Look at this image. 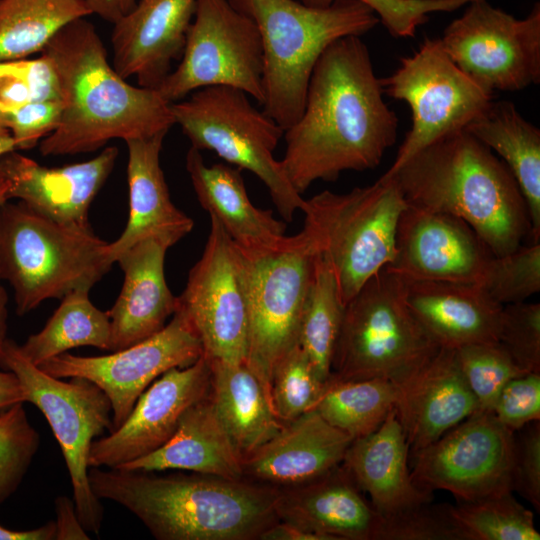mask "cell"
Returning a JSON list of instances; mask_svg holds the SVG:
<instances>
[{
    "instance_id": "6da1fadb",
    "label": "cell",
    "mask_w": 540,
    "mask_h": 540,
    "mask_svg": "<svg viewBox=\"0 0 540 540\" xmlns=\"http://www.w3.org/2000/svg\"><path fill=\"white\" fill-rule=\"evenodd\" d=\"M360 36L331 43L319 57L298 121L284 130L281 164L302 195L316 181L379 165L396 141L398 119L383 98Z\"/></svg>"
},
{
    "instance_id": "7a4b0ae2",
    "label": "cell",
    "mask_w": 540,
    "mask_h": 540,
    "mask_svg": "<svg viewBox=\"0 0 540 540\" xmlns=\"http://www.w3.org/2000/svg\"><path fill=\"white\" fill-rule=\"evenodd\" d=\"M41 53L54 65L63 103L59 125L40 142L42 155L93 152L113 139L150 137L175 125L171 103L157 89L117 73L86 17L62 27Z\"/></svg>"
},
{
    "instance_id": "3957f363",
    "label": "cell",
    "mask_w": 540,
    "mask_h": 540,
    "mask_svg": "<svg viewBox=\"0 0 540 540\" xmlns=\"http://www.w3.org/2000/svg\"><path fill=\"white\" fill-rule=\"evenodd\" d=\"M176 471L90 467L88 479L98 499L129 510L158 540H258L278 520L277 487Z\"/></svg>"
},
{
    "instance_id": "277c9868",
    "label": "cell",
    "mask_w": 540,
    "mask_h": 540,
    "mask_svg": "<svg viewBox=\"0 0 540 540\" xmlns=\"http://www.w3.org/2000/svg\"><path fill=\"white\" fill-rule=\"evenodd\" d=\"M393 177L407 204L443 212L469 224L493 255L531 236L528 209L508 167L466 129L412 155Z\"/></svg>"
},
{
    "instance_id": "5b68a950",
    "label": "cell",
    "mask_w": 540,
    "mask_h": 540,
    "mask_svg": "<svg viewBox=\"0 0 540 540\" xmlns=\"http://www.w3.org/2000/svg\"><path fill=\"white\" fill-rule=\"evenodd\" d=\"M256 24L263 47V111L284 130L300 118L313 69L324 50L362 36L379 17L360 0L312 7L298 0H228Z\"/></svg>"
},
{
    "instance_id": "8992f818",
    "label": "cell",
    "mask_w": 540,
    "mask_h": 540,
    "mask_svg": "<svg viewBox=\"0 0 540 540\" xmlns=\"http://www.w3.org/2000/svg\"><path fill=\"white\" fill-rule=\"evenodd\" d=\"M108 245L91 226L55 222L21 201L0 204V275L14 290L19 316L47 299L90 290L113 264Z\"/></svg>"
},
{
    "instance_id": "52a82bcc",
    "label": "cell",
    "mask_w": 540,
    "mask_h": 540,
    "mask_svg": "<svg viewBox=\"0 0 540 540\" xmlns=\"http://www.w3.org/2000/svg\"><path fill=\"white\" fill-rule=\"evenodd\" d=\"M439 348L407 305L402 278L384 267L344 307L329 380L399 385Z\"/></svg>"
},
{
    "instance_id": "ba28073f",
    "label": "cell",
    "mask_w": 540,
    "mask_h": 540,
    "mask_svg": "<svg viewBox=\"0 0 540 540\" xmlns=\"http://www.w3.org/2000/svg\"><path fill=\"white\" fill-rule=\"evenodd\" d=\"M407 203L393 177L343 194L305 199L303 231L330 265L344 305L395 256L398 220Z\"/></svg>"
},
{
    "instance_id": "9c48e42d",
    "label": "cell",
    "mask_w": 540,
    "mask_h": 540,
    "mask_svg": "<svg viewBox=\"0 0 540 540\" xmlns=\"http://www.w3.org/2000/svg\"><path fill=\"white\" fill-rule=\"evenodd\" d=\"M171 111L191 147L212 151L226 163L256 175L285 222L302 211L305 199L274 157L284 129L255 108L245 92L228 86L201 88L171 103Z\"/></svg>"
},
{
    "instance_id": "30bf717a",
    "label": "cell",
    "mask_w": 540,
    "mask_h": 540,
    "mask_svg": "<svg viewBox=\"0 0 540 540\" xmlns=\"http://www.w3.org/2000/svg\"><path fill=\"white\" fill-rule=\"evenodd\" d=\"M237 246L244 261L248 295L245 363L270 398L276 366L298 344L316 252L303 230L272 245Z\"/></svg>"
},
{
    "instance_id": "8fae6325",
    "label": "cell",
    "mask_w": 540,
    "mask_h": 540,
    "mask_svg": "<svg viewBox=\"0 0 540 540\" xmlns=\"http://www.w3.org/2000/svg\"><path fill=\"white\" fill-rule=\"evenodd\" d=\"M0 367L16 375L26 402L35 405L48 421L68 469L78 517L86 531L98 535L104 509L89 485L88 458L93 440L112 428L108 396L88 379L62 381L46 374L9 338L0 351Z\"/></svg>"
},
{
    "instance_id": "7c38bea8",
    "label": "cell",
    "mask_w": 540,
    "mask_h": 540,
    "mask_svg": "<svg viewBox=\"0 0 540 540\" xmlns=\"http://www.w3.org/2000/svg\"><path fill=\"white\" fill-rule=\"evenodd\" d=\"M383 92L404 101L412 126L384 175H390L419 150L466 129L493 102L492 92L466 75L445 52L440 39L425 38L418 50L380 79Z\"/></svg>"
},
{
    "instance_id": "4fadbf2b",
    "label": "cell",
    "mask_w": 540,
    "mask_h": 540,
    "mask_svg": "<svg viewBox=\"0 0 540 540\" xmlns=\"http://www.w3.org/2000/svg\"><path fill=\"white\" fill-rule=\"evenodd\" d=\"M263 47L253 20L228 0H196L179 64L157 88L169 103L210 86L242 90L263 102Z\"/></svg>"
},
{
    "instance_id": "5bb4252c",
    "label": "cell",
    "mask_w": 540,
    "mask_h": 540,
    "mask_svg": "<svg viewBox=\"0 0 540 540\" xmlns=\"http://www.w3.org/2000/svg\"><path fill=\"white\" fill-rule=\"evenodd\" d=\"M440 42L466 75L492 93L540 82L539 2L518 19L487 0H473L445 28Z\"/></svg>"
},
{
    "instance_id": "9a60e30c",
    "label": "cell",
    "mask_w": 540,
    "mask_h": 540,
    "mask_svg": "<svg viewBox=\"0 0 540 540\" xmlns=\"http://www.w3.org/2000/svg\"><path fill=\"white\" fill-rule=\"evenodd\" d=\"M210 233L200 259L190 269L177 308L198 336L209 361H246L248 295L240 249L210 216Z\"/></svg>"
},
{
    "instance_id": "2e32d148",
    "label": "cell",
    "mask_w": 540,
    "mask_h": 540,
    "mask_svg": "<svg viewBox=\"0 0 540 540\" xmlns=\"http://www.w3.org/2000/svg\"><path fill=\"white\" fill-rule=\"evenodd\" d=\"M514 432L492 412L477 411L412 454L421 489L449 491L468 502L512 491Z\"/></svg>"
},
{
    "instance_id": "e0dca14e",
    "label": "cell",
    "mask_w": 540,
    "mask_h": 540,
    "mask_svg": "<svg viewBox=\"0 0 540 540\" xmlns=\"http://www.w3.org/2000/svg\"><path fill=\"white\" fill-rule=\"evenodd\" d=\"M202 355L198 336L183 315L175 312L162 330L122 350L92 357L64 352L36 366L56 378L82 377L96 384L111 402L112 432L155 379L171 368L193 364Z\"/></svg>"
},
{
    "instance_id": "ac0fdd59",
    "label": "cell",
    "mask_w": 540,
    "mask_h": 540,
    "mask_svg": "<svg viewBox=\"0 0 540 540\" xmlns=\"http://www.w3.org/2000/svg\"><path fill=\"white\" fill-rule=\"evenodd\" d=\"M210 380V363L203 355L163 373L139 396L122 425L93 440L89 468H118L159 449L174 435L184 412L208 394Z\"/></svg>"
},
{
    "instance_id": "d6986e66",
    "label": "cell",
    "mask_w": 540,
    "mask_h": 540,
    "mask_svg": "<svg viewBox=\"0 0 540 540\" xmlns=\"http://www.w3.org/2000/svg\"><path fill=\"white\" fill-rule=\"evenodd\" d=\"M492 256L462 219L407 204L397 224L394 259L385 267L409 279L479 283Z\"/></svg>"
},
{
    "instance_id": "ffe728a7",
    "label": "cell",
    "mask_w": 540,
    "mask_h": 540,
    "mask_svg": "<svg viewBox=\"0 0 540 540\" xmlns=\"http://www.w3.org/2000/svg\"><path fill=\"white\" fill-rule=\"evenodd\" d=\"M117 157V147L109 146L88 161L50 168L14 150L0 156V179L8 183V200L17 198L55 222L87 227L89 207Z\"/></svg>"
},
{
    "instance_id": "44dd1931",
    "label": "cell",
    "mask_w": 540,
    "mask_h": 540,
    "mask_svg": "<svg viewBox=\"0 0 540 540\" xmlns=\"http://www.w3.org/2000/svg\"><path fill=\"white\" fill-rule=\"evenodd\" d=\"M196 0H138L113 25L112 66L124 79L157 89L179 61Z\"/></svg>"
},
{
    "instance_id": "7402d4cb",
    "label": "cell",
    "mask_w": 540,
    "mask_h": 540,
    "mask_svg": "<svg viewBox=\"0 0 540 540\" xmlns=\"http://www.w3.org/2000/svg\"><path fill=\"white\" fill-rule=\"evenodd\" d=\"M352 441L312 409L243 458L244 479L277 488L313 481L343 462Z\"/></svg>"
},
{
    "instance_id": "603a6c76",
    "label": "cell",
    "mask_w": 540,
    "mask_h": 540,
    "mask_svg": "<svg viewBox=\"0 0 540 540\" xmlns=\"http://www.w3.org/2000/svg\"><path fill=\"white\" fill-rule=\"evenodd\" d=\"M394 408L411 455L479 411L458 365L455 349L444 347L397 385Z\"/></svg>"
},
{
    "instance_id": "cb8c5ba5",
    "label": "cell",
    "mask_w": 540,
    "mask_h": 540,
    "mask_svg": "<svg viewBox=\"0 0 540 540\" xmlns=\"http://www.w3.org/2000/svg\"><path fill=\"white\" fill-rule=\"evenodd\" d=\"M278 489V520L323 540H377L381 515L342 463L313 481Z\"/></svg>"
},
{
    "instance_id": "d4e9b609",
    "label": "cell",
    "mask_w": 540,
    "mask_h": 540,
    "mask_svg": "<svg viewBox=\"0 0 540 540\" xmlns=\"http://www.w3.org/2000/svg\"><path fill=\"white\" fill-rule=\"evenodd\" d=\"M167 132L125 141L128 148L129 218L117 240L108 245L110 260L144 239L170 248L191 232L194 221L171 201L160 164Z\"/></svg>"
},
{
    "instance_id": "484cf974",
    "label": "cell",
    "mask_w": 540,
    "mask_h": 540,
    "mask_svg": "<svg viewBox=\"0 0 540 540\" xmlns=\"http://www.w3.org/2000/svg\"><path fill=\"white\" fill-rule=\"evenodd\" d=\"M401 278L407 305L439 347L498 342L503 306L479 284Z\"/></svg>"
},
{
    "instance_id": "4316f807",
    "label": "cell",
    "mask_w": 540,
    "mask_h": 540,
    "mask_svg": "<svg viewBox=\"0 0 540 540\" xmlns=\"http://www.w3.org/2000/svg\"><path fill=\"white\" fill-rule=\"evenodd\" d=\"M159 241L144 239L121 253L124 281L120 295L107 311L111 326V352L141 342L167 324L177 308L164 273L167 251Z\"/></svg>"
},
{
    "instance_id": "83f0119b",
    "label": "cell",
    "mask_w": 540,
    "mask_h": 540,
    "mask_svg": "<svg viewBox=\"0 0 540 540\" xmlns=\"http://www.w3.org/2000/svg\"><path fill=\"white\" fill-rule=\"evenodd\" d=\"M409 445L393 408L370 434L354 439L342 465L367 493L381 516L433 500V492L418 487L408 466Z\"/></svg>"
},
{
    "instance_id": "f1b7e54d",
    "label": "cell",
    "mask_w": 540,
    "mask_h": 540,
    "mask_svg": "<svg viewBox=\"0 0 540 540\" xmlns=\"http://www.w3.org/2000/svg\"><path fill=\"white\" fill-rule=\"evenodd\" d=\"M118 468L154 472L180 470L244 479L243 456L220 421L209 392L184 412L167 443Z\"/></svg>"
},
{
    "instance_id": "f546056e",
    "label": "cell",
    "mask_w": 540,
    "mask_h": 540,
    "mask_svg": "<svg viewBox=\"0 0 540 540\" xmlns=\"http://www.w3.org/2000/svg\"><path fill=\"white\" fill-rule=\"evenodd\" d=\"M186 169L201 207L241 247L265 246L285 236V221L250 200L241 169L225 163L207 165L201 151L190 147Z\"/></svg>"
},
{
    "instance_id": "4dcf8cb0",
    "label": "cell",
    "mask_w": 540,
    "mask_h": 540,
    "mask_svg": "<svg viewBox=\"0 0 540 540\" xmlns=\"http://www.w3.org/2000/svg\"><path fill=\"white\" fill-rule=\"evenodd\" d=\"M209 363V394L214 408L244 458L275 436L284 422L275 414L265 388L245 362Z\"/></svg>"
},
{
    "instance_id": "1f68e13d",
    "label": "cell",
    "mask_w": 540,
    "mask_h": 540,
    "mask_svg": "<svg viewBox=\"0 0 540 540\" xmlns=\"http://www.w3.org/2000/svg\"><path fill=\"white\" fill-rule=\"evenodd\" d=\"M466 130L496 152L516 180L527 205L532 242L540 238V129L510 101H493Z\"/></svg>"
},
{
    "instance_id": "d6a6232c",
    "label": "cell",
    "mask_w": 540,
    "mask_h": 540,
    "mask_svg": "<svg viewBox=\"0 0 540 540\" xmlns=\"http://www.w3.org/2000/svg\"><path fill=\"white\" fill-rule=\"evenodd\" d=\"M19 346L35 365L79 346L111 351L110 319L90 301L89 290L78 289L65 295L43 329Z\"/></svg>"
},
{
    "instance_id": "836d02e7",
    "label": "cell",
    "mask_w": 540,
    "mask_h": 540,
    "mask_svg": "<svg viewBox=\"0 0 540 540\" xmlns=\"http://www.w3.org/2000/svg\"><path fill=\"white\" fill-rule=\"evenodd\" d=\"M88 15L83 0H0V61L41 52L62 27Z\"/></svg>"
},
{
    "instance_id": "e575fe53",
    "label": "cell",
    "mask_w": 540,
    "mask_h": 540,
    "mask_svg": "<svg viewBox=\"0 0 540 540\" xmlns=\"http://www.w3.org/2000/svg\"><path fill=\"white\" fill-rule=\"evenodd\" d=\"M344 307L329 263L315 253L299 326L298 345L318 378L328 383Z\"/></svg>"
},
{
    "instance_id": "d590c367",
    "label": "cell",
    "mask_w": 540,
    "mask_h": 540,
    "mask_svg": "<svg viewBox=\"0 0 540 540\" xmlns=\"http://www.w3.org/2000/svg\"><path fill=\"white\" fill-rule=\"evenodd\" d=\"M396 398L397 385L386 379L329 380L314 409L354 440L376 430Z\"/></svg>"
},
{
    "instance_id": "8d00e7d4",
    "label": "cell",
    "mask_w": 540,
    "mask_h": 540,
    "mask_svg": "<svg viewBox=\"0 0 540 540\" xmlns=\"http://www.w3.org/2000/svg\"><path fill=\"white\" fill-rule=\"evenodd\" d=\"M454 515L470 540H539L533 513L512 492L459 502Z\"/></svg>"
},
{
    "instance_id": "74e56055",
    "label": "cell",
    "mask_w": 540,
    "mask_h": 540,
    "mask_svg": "<svg viewBox=\"0 0 540 540\" xmlns=\"http://www.w3.org/2000/svg\"><path fill=\"white\" fill-rule=\"evenodd\" d=\"M477 284L502 306L526 301L540 291V242L493 255Z\"/></svg>"
},
{
    "instance_id": "f35d334b",
    "label": "cell",
    "mask_w": 540,
    "mask_h": 540,
    "mask_svg": "<svg viewBox=\"0 0 540 540\" xmlns=\"http://www.w3.org/2000/svg\"><path fill=\"white\" fill-rule=\"evenodd\" d=\"M326 385L297 344L278 363L272 375L270 399L275 414L282 422H288L314 409Z\"/></svg>"
},
{
    "instance_id": "ab89813d",
    "label": "cell",
    "mask_w": 540,
    "mask_h": 540,
    "mask_svg": "<svg viewBox=\"0 0 540 540\" xmlns=\"http://www.w3.org/2000/svg\"><path fill=\"white\" fill-rule=\"evenodd\" d=\"M455 353L460 370L478 402L479 411L492 412L505 384L525 374L499 342L469 344L455 349Z\"/></svg>"
},
{
    "instance_id": "60d3db41",
    "label": "cell",
    "mask_w": 540,
    "mask_h": 540,
    "mask_svg": "<svg viewBox=\"0 0 540 540\" xmlns=\"http://www.w3.org/2000/svg\"><path fill=\"white\" fill-rule=\"evenodd\" d=\"M46 100H61L58 76L48 56L0 61V127L14 110Z\"/></svg>"
},
{
    "instance_id": "b9f144b4",
    "label": "cell",
    "mask_w": 540,
    "mask_h": 540,
    "mask_svg": "<svg viewBox=\"0 0 540 540\" xmlns=\"http://www.w3.org/2000/svg\"><path fill=\"white\" fill-rule=\"evenodd\" d=\"M40 445L23 403L0 415V504L19 487Z\"/></svg>"
},
{
    "instance_id": "7bdbcfd3",
    "label": "cell",
    "mask_w": 540,
    "mask_h": 540,
    "mask_svg": "<svg viewBox=\"0 0 540 540\" xmlns=\"http://www.w3.org/2000/svg\"><path fill=\"white\" fill-rule=\"evenodd\" d=\"M453 510L449 503L429 501L381 516L377 540H470Z\"/></svg>"
},
{
    "instance_id": "ee69618b",
    "label": "cell",
    "mask_w": 540,
    "mask_h": 540,
    "mask_svg": "<svg viewBox=\"0 0 540 540\" xmlns=\"http://www.w3.org/2000/svg\"><path fill=\"white\" fill-rule=\"evenodd\" d=\"M498 342L524 373H540V304L504 305Z\"/></svg>"
},
{
    "instance_id": "f6af8a7d",
    "label": "cell",
    "mask_w": 540,
    "mask_h": 540,
    "mask_svg": "<svg viewBox=\"0 0 540 540\" xmlns=\"http://www.w3.org/2000/svg\"><path fill=\"white\" fill-rule=\"evenodd\" d=\"M312 7H328L336 0H298ZM377 14L380 22L395 38L414 37L419 26L435 12H452L459 0H360Z\"/></svg>"
},
{
    "instance_id": "bcb514c9",
    "label": "cell",
    "mask_w": 540,
    "mask_h": 540,
    "mask_svg": "<svg viewBox=\"0 0 540 540\" xmlns=\"http://www.w3.org/2000/svg\"><path fill=\"white\" fill-rule=\"evenodd\" d=\"M492 413L514 433L540 420V373H525L509 380L500 391Z\"/></svg>"
},
{
    "instance_id": "7dc6e473",
    "label": "cell",
    "mask_w": 540,
    "mask_h": 540,
    "mask_svg": "<svg viewBox=\"0 0 540 540\" xmlns=\"http://www.w3.org/2000/svg\"><path fill=\"white\" fill-rule=\"evenodd\" d=\"M513 438L512 491L540 511V420L519 429Z\"/></svg>"
},
{
    "instance_id": "c3c4849f",
    "label": "cell",
    "mask_w": 540,
    "mask_h": 540,
    "mask_svg": "<svg viewBox=\"0 0 540 540\" xmlns=\"http://www.w3.org/2000/svg\"><path fill=\"white\" fill-rule=\"evenodd\" d=\"M61 100L34 101L11 112L1 123L14 138L16 149H31L59 125Z\"/></svg>"
},
{
    "instance_id": "681fc988",
    "label": "cell",
    "mask_w": 540,
    "mask_h": 540,
    "mask_svg": "<svg viewBox=\"0 0 540 540\" xmlns=\"http://www.w3.org/2000/svg\"><path fill=\"white\" fill-rule=\"evenodd\" d=\"M56 534L55 540H88L90 537L84 529L73 500L66 496L55 499Z\"/></svg>"
},
{
    "instance_id": "f907efd6",
    "label": "cell",
    "mask_w": 540,
    "mask_h": 540,
    "mask_svg": "<svg viewBox=\"0 0 540 540\" xmlns=\"http://www.w3.org/2000/svg\"><path fill=\"white\" fill-rule=\"evenodd\" d=\"M90 11L110 23L117 22L135 5L136 0H83Z\"/></svg>"
},
{
    "instance_id": "816d5d0a",
    "label": "cell",
    "mask_w": 540,
    "mask_h": 540,
    "mask_svg": "<svg viewBox=\"0 0 540 540\" xmlns=\"http://www.w3.org/2000/svg\"><path fill=\"white\" fill-rule=\"evenodd\" d=\"M258 540H323L321 536L297 525L277 520L267 527Z\"/></svg>"
},
{
    "instance_id": "f5cc1de1",
    "label": "cell",
    "mask_w": 540,
    "mask_h": 540,
    "mask_svg": "<svg viewBox=\"0 0 540 540\" xmlns=\"http://www.w3.org/2000/svg\"><path fill=\"white\" fill-rule=\"evenodd\" d=\"M26 402L24 392L12 371H0V415L17 403Z\"/></svg>"
},
{
    "instance_id": "db71d44e",
    "label": "cell",
    "mask_w": 540,
    "mask_h": 540,
    "mask_svg": "<svg viewBox=\"0 0 540 540\" xmlns=\"http://www.w3.org/2000/svg\"><path fill=\"white\" fill-rule=\"evenodd\" d=\"M55 521L31 530H12L0 525V540H55Z\"/></svg>"
},
{
    "instance_id": "11a10c76",
    "label": "cell",
    "mask_w": 540,
    "mask_h": 540,
    "mask_svg": "<svg viewBox=\"0 0 540 540\" xmlns=\"http://www.w3.org/2000/svg\"><path fill=\"white\" fill-rule=\"evenodd\" d=\"M8 295L5 288L2 285V278L0 275V351L7 339V320H8Z\"/></svg>"
},
{
    "instance_id": "9f6ffc18",
    "label": "cell",
    "mask_w": 540,
    "mask_h": 540,
    "mask_svg": "<svg viewBox=\"0 0 540 540\" xmlns=\"http://www.w3.org/2000/svg\"><path fill=\"white\" fill-rule=\"evenodd\" d=\"M14 150H16V144L10 131L4 127H0V156Z\"/></svg>"
},
{
    "instance_id": "6f0895ef",
    "label": "cell",
    "mask_w": 540,
    "mask_h": 540,
    "mask_svg": "<svg viewBox=\"0 0 540 540\" xmlns=\"http://www.w3.org/2000/svg\"><path fill=\"white\" fill-rule=\"evenodd\" d=\"M8 183L4 180L0 182V204L8 200L7 197Z\"/></svg>"
}]
</instances>
